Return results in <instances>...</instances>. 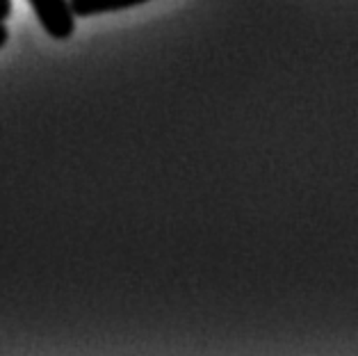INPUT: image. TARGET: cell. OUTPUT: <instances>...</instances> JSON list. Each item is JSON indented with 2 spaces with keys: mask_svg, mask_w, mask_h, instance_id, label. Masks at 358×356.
I'll return each mask as SVG.
<instances>
[{
  "mask_svg": "<svg viewBox=\"0 0 358 356\" xmlns=\"http://www.w3.org/2000/svg\"><path fill=\"white\" fill-rule=\"evenodd\" d=\"M12 14V0H0V21H7Z\"/></svg>",
  "mask_w": 358,
  "mask_h": 356,
  "instance_id": "3957f363",
  "label": "cell"
},
{
  "mask_svg": "<svg viewBox=\"0 0 358 356\" xmlns=\"http://www.w3.org/2000/svg\"><path fill=\"white\" fill-rule=\"evenodd\" d=\"M7 39H10V30H7V25H5L3 21H0V48L5 46Z\"/></svg>",
  "mask_w": 358,
  "mask_h": 356,
  "instance_id": "277c9868",
  "label": "cell"
},
{
  "mask_svg": "<svg viewBox=\"0 0 358 356\" xmlns=\"http://www.w3.org/2000/svg\"><path fill=\"white\" fill-rule=\"evenodd\" d=\"M34 14L53 39H69L76 28V14L69 0H28Z\"/></svg>",
  "mask_w": 358,
  "mask_h": 356,
  "instance_id": "6da1fadb",
  "label": "cell"
},
{
  "mask_svg": "<svg viewBox=\"0 0 358 356\" xmlns=\"http://www.w3.org/2000/svg\"><path fill=\"white\" fill-rule=\"evenodd\" d=\"M71 3V10L76 16H96V14H108V12H119V10H128V7L148 3V0H69Z\"/></svg>",
  "mask_w": 358,
  "mask_h": 356,
  "instance_id": "7a4b0ae2",
  "label": "cell"
}]
</instances>
